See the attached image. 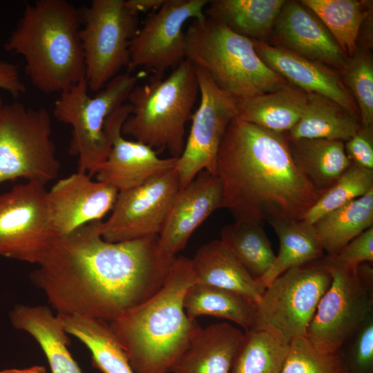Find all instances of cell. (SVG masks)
Listing matches in <instances>:
<instances>
[{"label":"cell","mask_w":373,"mask_h":373,"mask_svg":"<svg viewBox=\"0 0 373 373\" xmlns=\"http://www.w3.org/2000/svg\"><path fill=\"white\" fill-rule=\"evenodd\" d=\"M102 222L57 238L30 274L57 314L110 323L164 283L176 256L161 249L158 235L108 242L102 236Z\"/></svg>","instance_id":"6da1fadb"},{"label":"cell","mask_w":373,"mask_h":373,"mask_svg":"<svg viewBox=\"0 0 373 373\" xmlns=\"http://www.w3.org/2000/svg\"><path fill=\"white\" fill-rule=\"evenodd\" d=\"M216 175L222 188V208L235 220L260 225L274 220H302L322 193L295 164L287 133L237 117L221 142Z\"/></svg>","instance_id":"7a4b0ae2"},{"label":"cell","mask_w":373,"mask_h":373,"mask_svg":"<svg viewBox=\"0 0 373 373\" xmlns=\"http://www.w3.org/2000/svg\"><path fill=\"white\" fill-rule=\"evenodd\" d=\"M193 283L191 259L176 257L154 295L108 323L135 373H171L201 329L183 306L185 293Z\"/></svg>","instance_id":"3957f363"},{"label":"cell","mask_w":373,"mask_h":373,"mask_svg":"<svg viewBox=\"0 0 373 373\" xmlns=\"http://www.w3.org/2000/svg\"><path fill=\"white\" fill-rule=\"evenodd\" d=\"M81 10L66 0L26 3L4 44L21 55L32 85L44 93H63L85 78L80 39Z\"/></svg>","instance_id":"277c9868"},{"label":"cell","mask_w":373,"mask_h":373,"mask_svg":"<svg viewBox=\"0 0 373 373\" xmlns=\"http://www.w3.org/2000/svg\"><path fill=\"white\" fill-rule=\"evenodd\" d=\"M185 32L186 59L238 99L289 84L261 59L252 40L220 22L205 16L192 20Z\"/></svg>","instance_id":"5b68a950"},{"label":"cell","mask_w":373,"mask_h":373,"mask_svg":"<svg viewBox=\"0 0 373 373\" xmlns=\"http://www.w3.org/2000/svg\"><path fill=\"white\" fill-rule=\"evenodd\" d=\"M199 93L194 66L186 59L166 77H154L135 86L128 103L131 112L124 122L121 133L155 150L167 151L179 157L185 144V125Z\"/></svg>","instance_id":"8992f818"},{"label":"cell","mask_w":373,"mask_h":373,"mask_svg":"<svg viewBox=\"0 0 373 373\" xmlns=\"http://www.w3.org/2000/svg\"><path fill=\"white\" fill-rule=\"evenodd\" d=\"M137 77L129 72L112 79L96 95L88 93L86 78L60 93L53 115L70 125V153L78 156V171L95 175L106 160L111 142L105 131L106 118L127 101Z\"/></svg>","instance_id":"52a82bcc"},{"label":"cell","mask_w":373,"mask_h":373,"mask_svg":"<svg viewBox=\"0 0 373 373\" xmlns=\"http://www.w3.org/2000/svg\"><path fill=\"white\" fill-rule=\"evenodd\" d=\"M59 169L48 111L19 102L3 104L0 108V183L24 178L46 185L57 178Z\"/></svg>","instance_id":"ba28073f"},{"label":"cell","mask_w":373,"mask_h":373,"mask_svg":"<svg viewBox=\"0 0 373 373\" xmlns=\"http://www.w3.org/2000/svg\"><path fill=\"white\" fill-rule=\"evenodd\" d=\"M331 281L325 256L287 269L265 287L256 304L252 329L269 331L289 343L306 337Z\"/></svg>","instance_id":"9c48e42d"},{"label":"cell","mask_w":373,"mask_h":373,"mask_svg":"<svg viewBox=\"0 0 373 373\" xmlns=\"http://www.w3.org/2000/svg\"><path fill=\"white\" fill-rule=\"evenodd\" d=\"M81 12L85 78L88 89L98 92L128 67L130 44L138 30V14L125 0H93Z\"/></svg>","instance_id":"30bf717a"},{"label":"cell","mask_w":373,"mask_h":373,"mask_svg":"<svg viewBox=\"0 0 373 373\" xmlns=\"http://www.w3.org/2000/svg\"><path fill=\"white\" fill-rule=\"evenodd\" d=\"M331 283L318 303L306 338L318 352L335 353L372 315L370 288L359 278L356 269L325 256Z\"/></svg>","instance_id":"8fae6325"},{"label":"cell","mask_w":373,"mask_h":373,"mask_svg":"<svg viewBox=\"0 0 373 373\" xmlns=\"http://www.w3.org/2000/svg\"><path fill=\"white\" fill-rule=\"evenodd\" d=\"M45 184L34 181L0 194V256L38 265L59 238Z\"/></svg>","instance_id":"7c38bea8"},{"label":"cell","mask_w":373,"mask_h":373,"mask_svg":"<svg viewBox=\"0 0 373 373\" xmlns=\"http://www.w3.org/2000/svg\"><path fill=\"white\" fill-rule=\"evenodd\" d=\"M195 68L200 99L191 118L190 131L175 167L180 190L202 171L216 175L221 142L229 124L238 115V99L218 87L205 70Z\"/></svg>","instance_id":"4fadbf2b"},{"label":"cell","mask_w":373,"mask_h":373,"mask_svg":"<svg viewBox=\"0 0 373 373\" xmlns=\"http://www.w3.org/2000/svg\"><path fill=\"white\" fill-rule=\"evenodd\" d=\"M208 0H165L149 15L138 29L129 47L128 72L142 67L163 77L169 68H175L186 59V32L189 19L205 17Z\"/></svg>","instance_id":"5bb4252c"},{"label":"cell","mask_w":373,"mask_h":373,"mask_svg":"<svg viewBox=\"0 0 373 373\" xmlns=\"http://www.w3.org/2000/svg\"><path fill=\"white\" fill-rule=\"evenodd\" d=\"M180 190L175 168L118 193L111 214L102 221L104 240L118 242L160 234Z\"/></svg>","instance_id":"9a60e30c"},{"label":"cell","mask_w":373,"mask_h":373,"mask_svg":"<svg viewBox=\"0 0 373 373\" xmlns=\"http://www.w3.org/2000/svg\"><path fill=\"white\" fill-rule=\"evenodd\" d=\"M131 112L130 104L125 103L106 118L105 131L111 149L95 174L96 180L111 185L118 192L137 187L175 168L178 160V157H160L150 146L124 138L122 126Z\"/></svg>","instance_id":"2e32d148"},{"label":"cell","mask_w":373,"mask_h":373,"mask_svg":"<svg viewBox=\"0 0 373 373\" xmlns=\"http://www.w3.org/2000/svg\"><path fill=\"white\" fill-rule=\"evenodd\" d=\"M118 191L104 182L93 180L77 171L59 180L48 191V204L53 229L58 237L80 227L101 220L112 210Z\"/></svg>","instance_id":"e0dca14e"},{"label":"cell","mask_w":373,"mask_h":373,"mask_svg":"<svg viewBox=\"0 0 373 373\" xmlns=\"http://www.w3.org/2000/svg\"><path fill=\"white\" fill-rule=\"evenodd\" d=\"M271 35L274 46L343 71L347 57L320 19L300 1H285Z\"/></svg>","instance_id":"ac0fdd59"},{"label":"cell","mask_w":373,"mask_h":373,"mask_svg":"<svg viewBox=\"0 0 373 373\" xmlns=\"http://www.w3.org/2000/svg\"><path fill=\"white\" fill-rule=\"evenodd\" d=\"M222 200L218 178L207 170L200 171L177 193L159 234L161 249L175 256L195 229L213 212L222 208Z\"/></svg>","instance_id":"d6986e66"},{"label":"cell","mask_w":373,"mask_h":373,"mask_svg":"<svg viewBox=\"0 0 373 373\" xmlns=\"http://www.w3.org/2000/svg\"><path fill=\"white\" fill-rule=\"evenodd\" d=\"M253 42L266 65L290 84L307 93H316L334 100L360 119L356 104L339 71L266 41Z\"/></svg>","instance_id":"ffe728a7"},{"label":"cell","mask_w":373,"mask_h":373,"mask_svg":"<svg viewBox=\"0 0 373 373\" xmlns=\"http://www.w3.org/2000/svg\"><path fill=\"white\" fill-rule=\"evenodd\" d=\"M243 338L244 332L225 322L201 327L171 373H230Z\"/></svg>","instance_id":"44dd1931"},{"label":"cell","mask_w":373,"mask_h":373,"mask_svg":"<svg viewBox=\"0 0 373 373\" xmlns=\"http://www.w3.org/2000/svg\"><path fill=\"white\" fill-rule=\"evenodd\" d=\"M9 318L15 329L27 332L38 343L52 373H82L67 347L70 340L57 314L44 305L18 304Z\"/></svg>","instance_id":"7402d4cb"},{"label":"cell","mask_w":373,"mask_h":373,"mask_svg":"<svg viewBox=\"0 0 373 373\" xmlns=\"http://www.w3.org/2000/svg\"><path fill=\"white\" fill-rule=\"evenodd\" d=\"M191 264L195 283L234 291L256 304L265 289L220 240L200 246L191 258Z\"/></svg>","instance_id":"603a6c76"},{"label":"cell","mask_w":373,"mask_h":373,"mask_svg":"<svg viewBox=\"0 0 373 373\" xmlns=\"http://www.w3.org/2000/svg\"><path fill=\"white\" fill-rule=\"evenodd\" d=\"M307 94L289 84L271 92L240 99L236 117L269 131L287 133L299 120Z\"/></svg>","instance_id":"cb8c5ba5"},{"label":"cell","mask_w":373,"mask_h":373,"mask_svg":"<svg viewBox=\"0 0 373 373\" xmlns=\"http://www.w3.org/2000/svg\"><path fill=\"white\" fill-rule=\"evenodd\" d=\"M284 0H214L204 9L206 17L252 41H265L271 33Z\"/></svg>","instance_id":"d4e9b609"},{"label":"cell","mask_w":373,"mask_h":373,"mask_svg":"<svg viewBox=\"0 0 373 373\" xmlns=\"http://www.w3.org/2000/svg\"><path fill=\"white\" fill-rule=\"evenodd\" d=\"M287 140L295 164L321 193L328 189L351 164L342 141L288 137Z\"/></svg>","instance_id":"484cf974"},{"label":"cell","mask_w":373,"mask_h":373,"mask_svg":"<svg viewBox=\"0 0 373 373\" xmlns=\"http://www.w3.org/2000/svg\"><path fill=\"white\" fill-rule=\"evenodd\" d=\"M360 119L334 100L308 93L304 111L295 126L287 133L289 139H326L343 142L360 126Z\"/></svg>","instance_id":"4316f807"},{"label":"cell","mask_w":373,"mask_h":373,"mask_svg":"<svg viewBox=\"0 0 373 373\" xmlns=\"http://www.w3.org/2000/svg\"><path fill=\"white\" fill-rule=\"evenodd\" d=\"M279 240V251L267 271L258 280L265 288L287 269L324 256V249L313 224L303 220L269 222Z\"/></svg>","instance_id":"83f0119b"},{"label":"cell","mask_w":373,"mask_h":373,"mask_svg":"<svg viewBox=\"0 0 373 373\" xmlns=\"http://www.w3.org/2000/svg\"><path fill=\"white\" fill-rule=\"evenodd\" d=\"M58 315L66 332L89 350L93 366L102 373H135L108 322L81 315Z\"/></svg>","instance_id":"f1b7e54d"},{"label":"cell","mask_w":373,"mask_h":373,"mask_svg":"<svg viewBox=\"0 0 373 373\" xmlns=\"http://www.w3.org/2000/svg\"><path fill=\"white\" fill-rule=\"evenodd\" d=\"M187 316H212L233 321L245 331L252 329L256 303L234 291L193 283L184 296Z\"/></svg>","instance_id":"f546056e"},{"label":"cell","mask_w":373,"mask_h":373,"mask_svg":"<svg viewBox=\"0 0 373 373\" xmlns=\"http://www.w3.org/2000/svg\"><path fill=\"white\" fill-rule=\"evenodd\" d=\"M327 256L336 255L373 226V189L322 216L313 224Z\"/></svg>","instance_id":"4dcf8cb0"},{"label":"cell","mask_w":373,"mask_h":373,"mask_svg":"<svg viewBox=\"0 0 373 373\" xmlns=\"http://www.w3.org/2000/svg\"><path fill=\"white\" fill-rule=\"evenodd\" d=\"M334 37L347 57L357 47L360 29L372 12V1L366 0H301Z\"/></svg>","instance_id":"1f68e13d"},{"label":"cell","mask_w":373,"mask_h":373,"mask_svg":"<svg viewBox=\"0 0 373 373\" xmlns=\"http://www.w3.org/2000/svg\"><path fill=\"white\" fill-rule=\"evenodd\" d=\"M220 240L257 280L267 271L275 260L276 254L270 241L259 224L235 220L221 229Z\"/></svg>","instance_id":"d6a6232c"},{"label":"cell","mask_w":373,"mask_h":373,"mask_svg":"<svg viewBox=\"0 0 373 373\" xmlns=\"http://www.w3.org/2000/svg\"><path fill=\"white\" fill-rule=\"evenodd\" d=\"M289 350V343L269 331H245L230 373H281Z\"/></svg>","instance_id":"836d02e7"},{"label":"cell","mask_w":373,"mask_h":373,"mask_svg":"<svg viewBox=\"0 0 373 373\" xmlns=\"http://www.w3.org/2000/svg\"><path fill=\"white\" fill-rule=\"evenodd\" d=\"M373 189V170L351 163L337 180L319 196L303 220L313 224L325 214L360 198Z\"/></svg>","instance_id":"e575fe53"},{"label":"cell","mask_w":373,"mask_h":373,"mask_svg":"<svg viewBox=\"0 0 373 373\" xmlns=\"http://www.w3.org/2000/svg\"><path fill=\"white\" fill-rule=\"evenodd\" d=\"M341 75L356 102L361 124L373 126V59L369 48L357 46Z\"/></svg>","instance_id":"d590c367"},{"label":"cell","mask_w":373,"mask_h":373,"mask_svg":"<svg viewBox=\"0 0 373 373\" xmlns=\"http://www.w3.org/2000/svg\"><path fill=\"white\" fill-rule=\"evenodd\" d=\"M339 352L323 354L316 351L306 337L289 343V350L281 373H350Z\"/></svg>","instance_id":"8d00e7d4"},{"label":"cell","mask_w":373,"mask_h":373,"mask_svg":"<svg viewBox=\"0 0 373 373\" xmlns=\"http://www.w3.org/2000/svg\"><path fill=\"white\" fill-rule=\"evenodd\" d=\"M344 146L352 164L373 170V126L360 124L356 133L344 142Z\"/></svg>","instance_id":"74e56055"},{"label":"cell","mask_w":373,"mask_h":373,"mask_svg":"<svg viewBox=\"0 0 373 373\" xmlns=\"http://www.w3.org/2000/svg\"><path fill=\"white\" fill-rule=\"evenodd\" d=\"M356 269L361 263L373 261V226L352 240L336 255L331 256Z\"/></svg>","instance_id":"f35d334b"},{"label":"cell","mask_w":373,"mask_h":373,"mask_svg":"<svg viewBox=\"0 0 373 373\" xmlns=\"http://www.w3.org/2000/svg\"><path fill=\"white\" fill-rule=\"evenodd\" d=\"M353 362L362 372H370L373 365V316H370L352 336Z\"/></svg>","instance_id":"ab89813d"},{"label":"cell","mask_w":373,"mask_h":373,"mask_svg":"<svg viewBox=\"0 0 373 373\" xmlns=\"http://www.w3.org/2000/svg\"><path fill=\"white\" fill-rule=\"evenodd\" d=\"M0 88L15 97H18L26 92L17 66L11 62L0 60ZM3 104L0 97V108Z\"/></svg>","instance_id":"60d3db41"},{"label":"cell","mask_w":373,"mask_h":373,"mask_svg":"<svg viewBox=\"0 0 373 373\" xmlns=\"http://www.w3.org/2000/svg\"><path fill=\"white\" fill-rule=\"evenodd\" d=\"M165 0H125L126 5L134 12H146L160 8Z\"/></svg>","instance_id":"b9f144b4"},{"label":"cell","mask_w":373,"mask_h":373,"mask_svg":"<svg viewBox=\"0 0 373 373\" xmlns=\"http://www.w3.org/2000/svg\"><path fill=\"white\" fill-rule=\"evenodd\" d=\"M0 373H46V368L41 365H35L24 369H6L0 371Z\"/></svg>","instance_id":"7bdbcfd3"}]
</instances>
